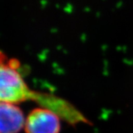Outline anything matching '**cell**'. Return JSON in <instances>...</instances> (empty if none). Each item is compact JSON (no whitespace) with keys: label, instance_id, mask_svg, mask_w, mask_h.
<instances>
[{"label":"cell","instance_id":"cell-1","mask_svg":"<svg viewBox=\"0 0 133 133\" xmlns=\"http://www.w3.org/2000/svg\"><path fill=\"white\" fill-rule=\"evenodd\" d=\"M19 61L8 58L0 51V102L16 104L34 101L46 107L52 95L30 90L19 72Z\"/></svg>","mask_w":133,"mask_h":133},{"label":"cell","instance_id":"cell-2","mask_svg":"<svg viewBox=\"0 0 133 133\" xmlns=\"http://www.w3.org/2000/svg\"><path fill=\"white\" fill-rule=\"evenodd\" d=\"M24 130L26 133H59L60 116L48 108H36L28 115Z\"/></svg>","mask_w":133,"mask_h":133},{"label":"cell","instance_id":"cell-3","mask_svg":"<svg viewBox=\"0 0 133 133\" xmlns=\"http://www.w3.org/2000/svg\"><path fill=\"white\" fill-rule=\"evenodd\" d=\"M24 125V113L19 107L0 102V133H19Z\"/></svg>","mask_w":133,"mask_h":133}]
</instances>
